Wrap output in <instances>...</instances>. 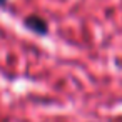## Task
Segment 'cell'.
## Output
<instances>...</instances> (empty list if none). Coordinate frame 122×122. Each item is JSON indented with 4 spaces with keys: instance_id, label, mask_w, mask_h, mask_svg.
Here are the masks:
<instances>
[{
    "instance_id": "6da1fadb",
    "label": "cell",
    "mask_w": 122,
    "mask_h": 122,
    "mask_svg": "<svg viewBox=\"0 0 122 122\" xmlns=\"http://www.w3.org/2000/svg\"><path fill=\"white\" fill-rule=\"evenodd\" d=\"M25 25H27L32 32L40 34V35H45V34L49 32V24H47L42 17H39V15H29V17L25 19Z\"/></svg>"
},
{
    "instance_id": "7a4b0ae2",
    "label": "cell",
    "mask_w": 122,
    "mask_h": 122,
    "mask_svg": "<svg viewBox=\"0 0 122 122\" xmlns=\"http://www.w3.org/2000/svg\"><path fill=\"white\" fill-rule=\"evenodd\" d=\"M5 2H7V0H0V5H5Z\"/></svg>"
}]
</instances>
